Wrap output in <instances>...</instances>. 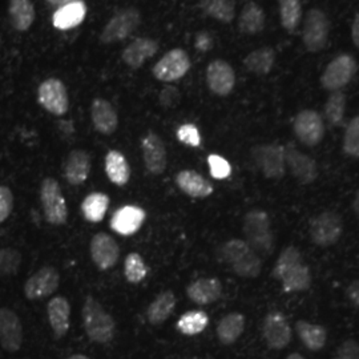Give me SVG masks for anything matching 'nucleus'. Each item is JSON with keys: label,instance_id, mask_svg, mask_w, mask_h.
<instances>
[{"label": "nucleus", "instance_id": "nucleus-1", "mask_svg": "<svg viewBox=\"0 0 359 359\" xmlns=\"http://www.w3.org/2000/svg\"><path fill=\"white\" fill-rule=\"evenodd\" d=\"M219 258L243 278H256L262 269V261L244 240H231L221 246Z\"/></svg>", "mask_w": 359, "mask_h": 359}, {"label": "nucleus", "instance_id": "nucleus-2", "mask_svg": "<svg viewBox=\"0 0 359 359\" xmlns=\"http://www.w3.org/2000/svg\"><path fill=\"white\" fill-rule=\"evenodd\" d=\"M83 323L90 341L108 344L115 337V320L104 310L102 304L93 297H88L83 305Z\"/></svg>", "mask_w": 359, "mask_h": 359}, {"label": "nucleus", "instance_id": "nucleus-3", "mask_svg": "<svg viewBox=\"0 0 359 359\" xmlns=\"http://www.w3.org/2000/svg\"><path fill=\"white\" fill-rule=\"evenodd\" d=\"M245 241L257 255L270 256L274 250V236L270 226L268 213L253 209L245 215Z\"/></svg>", "mask_w": 359, "mask_h": 359}, {"label": "nucleus", "instance_id": "nucleus-4", "mask_svg": "<svg viewBox=\"0 0 359 359\" xmlns=\"http://www.w3.org/2000/svg\"><path fill=\"white\" fill-rule=\"evenodd\" d=\"M40 201L44 217L52 225H63L68 219V208L59 182L52 177L44 180L40 187Z\"/></svg>", "mask_w": 359, "mask_h": 359}, {"label": "nucleus", "instance_id": "nucleus-5", "mask_svg": "<svg viewBox=\"0 0 359 359\" xmlns=\"http://www.w3.org/2000/svg\"><path fill=\"white\" fill-rule=\"evenodd\" d=\"M142 25V13L136 8H126L116 13L105 25L100 35L103 44H112L129 38Z\"/></svg>", "mask_w": 359, "mask_h": 359}, {"label": "nucleus", "instance_id": "nucleus-6", "mask_svg": "<svg viewBox=\"0 0 359 359\" xmlns=\"http://www.w3.org/2000/svg\"><path fill=\"white\" fill-rule=\"evenodd\" d=\"M252 157L259 170L268 179H283L286 172L285 148L278 144L257 145L252 149Z\"/></svg>", "mask_w": 359, "mask_h": 359}, {"label": "nucleus", "instance_id": "nucleus-7", "mask_svg": "<svg viewBox=\"0 0 359 359\" xmlns=\"http://www.w3.org/2000/svg\"><path fill=\"white\" fill-rule=\"evenodd\" d=\"M344 231L342 218L332 210L322 212L310 224L311 241L318 246L326 248L335 244Z\"/></svg>", "mask_w": 359, "mask_h": 359}, {"label": "nucleus", "instance_id": "nucleus-8", "mask_svg": "<svg viewBox=\"0 0 359 359\" xmlns=\"http://www.w3.org/2000/svg\"><path fill=\"white\" fill-rule=\"evenodd\" d=\"M329 19L320 8H313L306 15L302 31V40L310 52H320L325 48L329 38Z\"/></svg>", "mask_w": 359, "mask_h": 359}, {"label": "nucleus", "instance_id": "nucleus-9", "mask_svg": "<svg viewBox=\"0 0 359 359\" xmlns=\"http://www.w3.org/2000/svg\"><path fill=\"white\" fill-rule=\"evenodd\" d=\"M40 105L55 116H63L69 109V99L65 83L59 79H47L38 90Z\"/></svg>", "mask_w": 359, "mask_h": 359}, {"label": "nucleus", "instance_id": "nucleus-10", "mask_svg": "<svg viewBox=\"0 0 359 359\" xmlns=\"http://www.w3.org/2000/svg\"><path fill=\"white\" fill-rule=\"evenodd\" d=\"M358 65L350 55H341L335 57L321 77L322 87L327 90H339L344 88L355 75Z\"/></svg>", "mask_w": 359, "mask_h": 359}, {"label": "nucleus", "instance_id": "nucleus-11", "mask_svg": "<svg viewBox=\"0 0 359 359\" xmlns=\"http://www.w3.org/2000/svg\"><path fill=\"white\" fill-rule=\"evenodd\" d=\"M189 69L191 59L188 53L181 48H176L165 53L156 63L152 72L157 80L164 83H172L185 76Z\"/></svg>", "mask_w": 359, "mask_h": 359}, {"label": "nucleus", "instance_id": "nucleus-12", "mask_svg": "<svg viewBox=\"0 0 359 359\" xmlns=\"http://www.w3.org/2000/svg\"><path fill=\"white\" fill-rule=\"evenodd\" d=\"M293 129L298 140L308 147L318 145L325 136L321 115L311 109H305L295 116Z\"/></svg>", "mask_w": 359, "mask_h": 359}, {"label": "nucleus", "instance_id": "nucleus-13", "mask_svg": "<svg viewBox=\"0 0 359 359\" xmlns=\"http://www.w3.org/2000/svg\"><path fill=\"white\" fill-rule=\"evenodd\" d=\"M59 285L60 274L57 269L53 266H44L28 278L25 285V294L31 301L41 299L55 293Z\"/></svg>", "mask_w": 359, "mask_h": 359}, {"label": "nucleus", "instance_id": "nucleus-14", "mask_svg": "<svg viewBox=\"0 0 359 359\" xmlns=\"http://www.w3.org/2000/svg\"><path fill=\"white\" fill-rule=\"evenodd\" d=\"M262 334L268 346L274 350L285 348L292 341V327L287 318L280 311H271L265 317Z\"/></svg>", "mask_w": 359, "mask_h": 359}, {"label": "nucleus", "instance_id": "nucleus-15", "mask_svg": "<svg viewBox=\"0 0 359 359\" xmlns=\"http://www.w3.org/2000/svg\"><path fill=\"white\" fill-rule=\"evenodd\" d=\"M0 345L8 353L19 351L23 345V326L11 309L0 308Z\"/></svg>", "mask_w": 359, "mask_h": 359}, {"label": "nucleus", "instance_id": "nucleus-16", "mask_svg": "<svg viewBox=\"0 0 359 359\" xmlns=\"http://www.w3.org/2000/svg\"><path fill=\"white\" fill-rule=\"evenodd\" d=\"M90 250L92 261L100 270L114 268L120 257V248L115 238L107 233H97L93 236L90 240Z\"/></svg>", "mask_w": 359, "mask_h": 359}, {"label": "nucleus", "instance_id": "nucleus-17", "mask_svg": "<svg viewBox=\"0 0 359 359\" xmlns=\"http://www.w3.org/2000/svg\"><path fill=\"white\" fill-rule=\"evenodd\" d=\"M142 149L148 172L161 175L167 168V148L163 139L154 132H148L142 139Z\"/></svg>", "mask_w": 359, "mask_h": 359}, {"label": "nucleus", "instance_id": "nucleus-18", "mask_svg": "<svg viewBox=\"0 0 359 359\" xmlns=\"http://www.w3.org/2000/svg\"><path fill=\"white\" fill-rule=\"evenodd\" d=\"M285 163L301 184H311L318 176L317 163L308 154L299 152L293 144L285 148Z\"/></svg>", "mask_w": 359, "mask_h": 359}, {"label": "nucleus", "instance_id": "nucleus-19", "mask_svg": "<svg viewBox=\"0 0 359 359\" xmlns=\"http://www.w3.org/2000/svg\"><path fill=\"white\" fill-rule=\"evenodd\" d=\"M206 83L213 93L228 96L236 84L234 69L225 60H213L206 68Z\"/></svg>", "mask_w": 359, "mask_h": 359}, {"label": "nucleus", "instance_id": "nucleus-20", "mask_svg": "<svg viewBox=\"0 0 359 359\" xmlns=\"http://www.w3.org/2000/svg\"><path fill=\"white\" fill-rule=\"evenodd\" d=\"M147 218L145 212L142 208L135 205H127L116 210L115 215L111 218V229L121 236H132L142 228Z\"/></svg>", "mask_w": 359, "mask_h": 359}, {"label": "nucleus", "instance_id": "nucleus-21", "mask_svg": "<svg viewBox=\"0 0 359 359\" xmlns=\"http://www.w3.org/2000/svg\"><path fill=\"white\" fill-rule=\"evenodd\" d=\"M90 117L96 130L103 135H112L118 127V116L114 105L102 97L92 102Z\"/></svg>", "mask_w": 359, "mask_h": 359}, {"label": "nucleus", "instance_id": "nucleus-22", "mask_svg": "<svg viewBox=\"0 0 359 359\" xmlns=\"http://www.w3.org/2000/svg\"><path fill=\"white\" fill-rule=\"evenodd\" d=\"M158 52V43L154 39L139 38L135 39L130 44L126 47L123 51V60L124 63L137 69L144 65V63L154 57V55Z\"/></svg>", "mask_w": 359, "mask_h": 359}, {"label": "nucleus", "instance_id": "nucleus-23", "mask_svg": "<svg viewBox=\"0 0 359 359\" xmlns=\"http://www.w3.org/2000/svg\"><path fill=\"white\" fill-rule=\"evenodd\" d=\"M90 156L83 149H75L68 154L65 164V177L71 185L84 184L90 173Z\"/></svg>", "mask_w": 359, "mask_h": 359}, {"label": "nucleus", "instance_id": "nucleus-24", "mask_svg": "<svg viewBox=\"0 0 359 359\" xmlns=\"http://www.w3.org/2000/svg\"><path fill=\"white\" fill-rule=\"evenodd\" d=\"M48 320L56 338H63L71 325V305L65 297H53L47 305Z\"/></svg>", "mask_w": 359, "mask_h": 359}, {"label": "nucleus", "instance_id": "nucleus-25", "mask_svg": "<svg viewBox=\"0 0 359 359\" xmlns=\"http://www.w3.org/2000/svg\"><path fill=\"white\" fill-rule=\"evenodd\" d=\"M222 294V285L217 278H200L187 287V295L197 305L216 302Z\"/></svg>", "mask_w": 359, "mask_h": 359}, {"label": "nucleus", "instance_id": "nucleus-26", "mask_svg": "<svg viewBox=\"0 0 359 359\" xmlns=\"http://www.w3.org/2000/svg\"><path fill=\"white\" fill-rule=\"evenodd\" d=\"M176 184L182 192L196 198H205L213 193V185L194 170L179 172L176 176Z\"/></svg>", "mask_w": 359, "mask_h": 359}, {"label": "nucleus", "instance_id": "nucleus-27", "mask_svg": "<svg viewBox=\"0 0 359 359\" xmlns=\"http://www.w3.org/2000/svg\"><path fill=\"white\" fill-rule=\"evenodd\" d=\"M87 15V6L84 1L76 0L62 6L53 13L52 23L57 29H71L83 23Z\"/></svg>", "mask_w": 359, "mask_h": 359}, {"label": "nucleus", "instance_id": "nucleus-28", "mask_svg": "<svg viewBox=\"0 0 359 359\" xmlns=\"http://www.w3.org/2000/svg\"><path fill=\"white\" fill-rule=\"evenodd\" d=\"M8 15L16 31H27L35 22L36 13L31 0H10Z\"/></svg>", "mask_w": 359, "mask_h": 359}, {"label": "nucleus", "instance_id": "nucleus-29", "mask_svg": "<svg viewBox=\"0 0 359 359\" xmlns=\"http://www.w3.org/2000/svg\"><path fill=\"white\" fill-rule=\"evenodd\" d=\"M105 173L117 187L127 185L130 179V168L124 154L115 149L109 151L105 156Z\"/></svg>", "mask_w": 359, "mask_h": 359}, {"label": "nucleus", "instance_id": "nucleus-30", "mask_svg": "<svg viewBox=\"0 0 359 359\" xmlns=\"http://www.w3.org/2000/svg\"><path fill=\"white\" fill-rule=\"evenodd\" d=\"M176 308V295L173 292L165 290L157 295L147 310V317L152 325H161L172 316Z\"/></svg>", "mask_w": 359, "mask_h": 359}, {"label": "nucleus", "instance_id": "nucleus-31", "mask_svg": "<svg viewBox=\"0 0 359 359\" xmlns=\"http://www.w3.org/2000/svg\"><path fill=\"white\" fill-rule=\"evenodd\" d=\"M245 317L240 313L225 316L217 325V337L221 344L231 345L244 333Z\"/></svg>", "mask_w": 359, "mask_h": 359}, {"label": "nucleus", "instance_id": "nucleus-32", "mask_svg": "<svg viewBox=\"0 0 359 359\" xmlns=\"http://www.w3.org/2000/svg\"><path fill=\"white\" fill-rule=\"evenodd\" d=\"M264 27H265L264 10L255 1L246 3L238 20L240 31L246 35H256L264 29Z\"/></svg>", "mask_w": 359, "mask_h": 359}, {"label": "nucleus", "instance_id": "nucleus-33", "mask_svg": "<svg viewBox=\"0 0 359 359\" xmlns=\"http://www.w3.org/2000/svg\"><path fill=\"white\" fill-rule=\"evenodd\" d=\"M295 330L301 338L302 344L311 351H318L325 346L327 339V332L320 325H314L306 321H298L295 325Z\"/></svg>", "mask_w": 359, "mask_h": 359}, {"label": "nucleus", "instance_id": "nucleus-34", "mask_svg": "<svg viewBox=\"0 0 359 359\" xmlns=\"http://www.w3.org/2000/svg\"><path fill=\"white\" fill-rule=\"evenodd\" d=\"M109 208V197L102 192H95L88 194L81 203L83 216L93 224L100 222Z\"/></svg>", "mask_w": 359, "mask_h": 359}, {"label": "nucleus", "instance_id": "nucleus-35", "mask_svg": "<svg viewBox=\"0 0 359 359\" xmlns=\"http://www.w3.org/2000/svg\"><path fill=\"white\" fill-rule=\"evenodd\" d=\"M276 62V52L270 47H264L256 51L250 52L245 57L244 65L248 71L256 75H268Z\"/></svg>", "mask_w": 359, "mask_h": 359}, {"label": "nucleus", "instance_id": "nucleus-36", "mask_svg": "<svg viewBox=\"0 0 359 359\" xmlns=\"http://www.w3.org/2000/svg\"><path fill=\"white\" fill-rule=\"evenodd\" d=\"M285 292H305L311 285V274L305 264L287 271L281 280Z\"/></svg>", "mask_w": 359, "mask_h": 359}, {"label": "nucleus", "instance_id": "nucleus-37", "mask_svg": "<svg viewBox=\"0 0 359 359\" xmlns=\"http://www.w3.org/2000/svg\"><path fill=\"white\" fill-rule=\"evenodd\" d=\"M201 10L218 22L231 23L236 15L233 0H200Z\"/></svg>", "mask_w": 359, "mask_h": 359}, {"label": "nucleus", "instance_id": "nucleus-38", "mask_svg": "<svg viewBox=\"0 0 359 359\" xmlns=\"http://www.w3.org/2000/svg\"><path fill=\"white\" fill-rule=\"evenodd\" d=\"M208 322H209V318H208L205 311L192 310V311H188L184 316H181L176 327L181 334L196 335V334H200L205 330Z\"/></svg>", "mask_w": 359, "mask_h": 359}, {"label": "nucleus", "instance_id": "nucleus-39", "mask_svg": "<svg viewBox=\"0 0 359 359\" xmlns=\"http://www.w3.org/2000/svg\"><path fill=\"white\" fill-rule=\"evenodd\" d=\"M301 264H304V261H302V256H301L299 250L294 246H287L283 249L280 257L277 258V262L274 265V269L271 271V274L276 280L281 281L283 276L287 271L294 269L295 266H298Z\"/></svg>", "mask_w": 359, "mask_h": 359}, {"label": "nucleus", "instance_id": "nucleus-40", "mask_svg": "<svg viewBox=\"0 0 359 359\" xmlns=\"http://www.w3.org/2000/svg\"><path fill=\"white\" fill-rule=\"evenodd\" d=\"M281 25L289 32H293L302 19L301 0H278Z\"/></svg>", "mask_w": 359, "mask_h": 359}, {"label": "nucleus", "instance_id": "nucleus-41", "mask_svg": "<svg viewBox=\"0 0 359 359\" xmlns=\"http://www.w3.org/2000/svg\"><path fill=\"white\" fill-rule=\"evenodd\" d=\"M346 111V96L341 90H335L325 105V115L330 124L337 126L344 120Z\"/></svg>", "mask_w": 359, "mask_h": 359}, {"label": "nucleus", "instance_id": "nucleus-42", "mask_svg": "<svg viewBox=\"0 0 359 359\" xmlns=\"http://www.w3.org/2000/svg\"><path fill=\"white\" fill-rule=\"evenodd\" d=\"M124 274L129 283H140L148 274V266L139 253H130L124 262Z\"/></svg>", "mask_w": 359, "mask_h": 359}, {"label": "nucleus", "instance_id": "nucleus-43", "mask_svg": "<svg viewBox=\"0 0 359 359\" xmlns=\"http://www.w3.org/2000/svg\"><path fill=\"white\" fill-rule=\"evenodd\" d=\"M22 265V255L13 248L0 249V278L18 273Z\"/></svg>", "mask_w": 359, "mask_h": 359}, {"label": "nucleus", "instance_id": "nucleus-44", "mask_svg": "<svg viewBox=\"0 0 359 359\" xmlns=\"http://www.w3.org/2000/svg\"><path fill=\"white\" fill-rule=\"evenodd\" d=\"M344 151L351 157H359V116L354 117L347 126Z\"/></svg>", "mask_w": 359, "mask_h": 359}, {"label": "nucleus", "instance_id": "nucleus-45", "mask_svg": "<svg viewBox=\"0 0 359 359\" xmlns=\"http://www.w3.org/2000/svg\"><path fill=\"white\" fill-rule=\"evenodd\" d=\"M208 164L210 168V175L213 179L224 180L228 179L231 176V164L222 156L210 154L208 157Z\"/></svg>", "mask_w": 359, "mask_h": 359}, {"label": "nucleus", "instance_id": "nucleus-46", "mask_svg": "<svg viewBox=\"0 0 359 359\" xmlns=\"http://www.w3.org/2000/svg\"><path fill=\"white\" fill-rule=\"evenodd\" d=\"M177 139L182 144L185 145H189L193 148H197L200 147L201 144V136H200V132L196 126L193 124H184L177 129Z\"/></svg>", "mask_w": 359, "mask_h": 359}, {"label": "nucleus", "instance_id": "nucleus-47", "mask_svg": "<svg viewBox=\"0 0 359 359\" xmlns=\"http://www.w3.org/2000/svg\"><path fill=\"white\" fill-rule=\"evenodd\" d=\"M13 209V193L8 187L0 185V224H3Z\"/></svg>", "mask_w": 359, "mask_h": 359}, {"label": "nucleus", "instance_id": "nucleus-48", "mask_svg": "<svg viewBox=\"0 0 359 359\" xmlns=\"http://www.w3.org/2000/svg\"><path fill=\"white\" fill-rule=\"evenodd\" d=\"M333 359H359V344L354 339L345 341L338 347Z\"/></svg>", "mask_w": 359, "mask_h": 359}, {"label": "nucleus", "instance_id": "nucleus-49", "mask_svg": "<svg viewBox=\"0 0 359 359\" xmlns=\"http://www.w3.org/2000/svg\"><path fill=\"white\" fill-rule=\"evenodd\" d=\"M180 99H181L180 90L176 87H173V86L164 87L161 92H160V96H158L160 104L164 108H173V107H176L180 103Z\"/></svg>", "mask_w": 359, "mask_h": 359}, {"label": "nucleus", "instance_id": "nucleus-50", "mask_svg": "<svg viewBox=\"0 0 359 359\" xmlns=\"http://www.w3.org/2000/svg\"><path fill=\"white\" fill-rule=\"evenodd\" d=\"M347 297L348 299L359 308V281H354L350 283L346 290Z\"/></svg>", "mask_w": 359, "mask_h": 359}, {"label": "nucleus", "instance_id": "nucleus-51", "mask_svg": "<svg viewBox=\"0 0 359 359\" xmlns=\"http://www.w3.org/2000/svg\"><path fill=\"white\" fill-rule=\"evenodd\" d=\"M351 38H353L355 47L359 50V13L355 16L354 23H353V27H351Z\"/></svg>", "mask_w": 359, "mask_h": 359}, {"label": "nucleus", "instance_id": "nucleus-52", "mask_svg": "<svg viewBox=\"0 0 359 359\" xmlns=\"http://www.w3.org/2000/svg\"><path fill=\"white\" fill-rule=\"evenodd\" d=\"M48 3H51L53 6H65L68 3H72V1H76V0H47Z\"/></svg>", "mask_w": 359, "mask_h": 359}, {"label": "nucleus", "instance_id": "nucleus-53", "mask_svg": "<svg viewBox=\"0 0 359 359\" xmlns=\"http://www.w3.org/2000/svg\"><path fill=\"white\" fill-rule=\"evenodd\" d=\"M353 209H354V212H355V215L359 217V191L355 194V197H354V201H353Z\"/></svg>", "mask_w": 359, "mask_h": 359}, {"label": "nucleus", "instance_id": "nucleus-54", "mask_svg": "<svg viewBox=\"0 0 359 359\" xmlns=\"http://www.w3.org/2000/svg\"><path fill=\"white\" fill-rule=\"evenodd\" d=\"M286 359H305L301 354H298V353H293V354H290L289 357Z\"/></svg>", "mask_w": 359, "mask_h": 359}, {"label": "nucleus", "instance_id": "nucleus-55", "mask_svg": "<svg viewBox=\"0 0 359 359\" xmlns=\"http://www.w3.org/2000/svg\"><path fill=\"white\" fill-rule=\"evenodd\" d=\"M67 359H90L87 355H83V354H75V355H72V357H69V358Z\"/></svg>", "mask_w": 359, "mask_h": 359}, {"label": "nucleus", "instance_id": "nucleus-56", "mask_svg": "<svg viewBox=\"0 0 359 359\" xmlns=\"http://www.w3.org/2000/svg\"><path fill=\"white\" fill-rule=\"evenodd\" d=\"M1 46H3V39L0 36V48H1Z\"/></svg>", "mask_w": 359, "mask_h": 359}]
</instances>
